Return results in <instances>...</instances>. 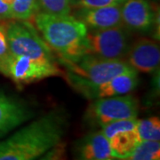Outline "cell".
I'll return each instance as SVG.
<instances>
[{"label": "cell", "instance_id": "6da1fadb", "mask_svg": "<svg viewBox=\"0 0 160 160\" xmlns=\"http://www.w3.org/2000/svg\"><path fill=\"white\" fill-rule=\"evenodd\" d=\"M68 118L52 109L0 142V160H38L62 142Z\"/></svg>", "mask_w": 160, "mask_h": 160}, {"label": "cell", "instance_id": "7a4b0ae2", "mask_svg": "<svg viewBox=\"0 0 160 160\" xmlns=\"http://www.w3.org/2000/svg\"><path fill=\"white\" fill-rule=\"evenodd\" d=\"M58 58L72 60L87 54L88 29L71 15H52L38 12L29 21Z\"/></svg>", "mask_w": 160, "mask_h": 160}, {"label": "cell", "instance_id": "3957f363", "mask_svg": "<svg viewBox=\"0 0 160 160\" xmlns=\"http://www.w3.org/2000/svg\"><path fill=\"white\" fill-rule=\"evenodd\" d=\"M57 62L65 69L63 75L69 86L80 94L116 76L134 69L126 61L108 60L92 54H84L72 60L58 58Z\"/></svg>", "mask_w": 160, "mask_h": 160}, {"label": "cell", "instance_id": "277c9868", "mask_svg": "<svg viewBox=\"0 0 160 160\" xmlns=\"http://www.w3.org/2000/svg\"><path fill=\"white\" fill-rule=\"evenodd\" d=\"M6 36L12 54L57 62L53 52L29 21H7Z\"/></svg>", "mask_w": 160, "mask_h": 160}, {"label": "cell", "instance_id": "5b68a950", "mask_svg": "<svg viewBox=\"0 0 160 160\" xmlns=\"http://www.w3.org/2000/svg\"><path fill=\"white\" fill-rule=\"evenodd\" d=\"M0 73L22 86L47 78L62 76L63 71L58 66V62L35 60L11 53L0 69Z\"/></svg>", "mask_w": 160, "mask_h": 160}, {"label": "cell", "instance_id": "8992f818", "mask_svg": "<svg viewBox=\"0 0 160 160\" xmlns=\"http://www.w3.org/2000/svg\"><path fill=\"white\" fill-rule=\"evenodd\" d=\"M139 101L131 94L92 100L86 110V119L93 126H103L110 122L136 118Z\"/></svg>", "mask_w": 160, "mask_h": 160}, {"label": "cell", "instance_id": "52a82bcc", "mask_svg": "<svg viewBox=\"0 0 160 160\" xmlns=\"http://www.w3.org/2000/svg\"><path fill=\"white\" fill-rule=\"evenodd\" d=\"M128 29L124 26L88 30L86 35L87 54L108 60H122L129 49Z\"/></svg>", "mask_w": 160, "mask_h": 160}, {"label": "cell", "instance_id": "ba28073f", "mask_svg": "<svg viewBox=\"0 0 160 160\" xmlns=\"http://www.w3.org/2000/svg\"><path fill=\"white\" fill-rule=\"evenodd\" d=\"M121 16L124 27L138 33L156 32L159 24L158 11L148 0H126L121 5Z\"/></svg>", "mask_w": 160, "mask_h": 160}, {"label": "cell", "instance_id": "9c48e42d", "mask_svg": "<svg viewBox=\"0 0 160 160\" xmlns=\"http://www.w3.org/2000/svg\"><path fill=\"white\" fill-rule=\"evenodd\" d=\"M126 57V62L137 72L153 73L159 68V46L155 40L140 38L129 47Z\"/></svg>", "mask_w": 160, "mask_h": 160}, {"label": "cell", "instance_id": "30bf717a", "mask_svg": "<svg viewBox=\"0 0 160 160\" xmlns=\"http://www.w3.org/2000/svg\"><path fill=\"white\" fill-rule=\"evenodd\" d=\"M33 117V111L21 99L0 92V138Z\"/></svg>", "mask_w": 160, "mask_h": 160}, {"label": "cell", "instance_id": "8fae6325", "mask_svg": "<svg viewBox=\"0 0 160 160\" xmlns=\"http://www.w3.org/2000/svg\"><path fill=\"white\" fill-rule=\"evenodd\" d=\"M74 16L84 23L88 30H101L124 26L121 6L78 8Z\"/></svg>", "mask_w": 160, "mask_h": 160}, {"label": "cell", "instance_id": "7c38bea8", "mask_svg": "<svg viewBox=\"0 0 160 160\" xmlns=\"http://www.w3.org/2000/svg\"><path fill=\"white\" fill-rule=\"evenodd\" d=\"M138 84V72L135 69H132L86 90L82 95L89 100L125 95L133 91Z\"/></svg>", "mask_w": 160, "mask_h": 160}, {"label": "cell", "instance_id": "4fadbf2b", "mask_svg": "<svg viewBox=\"0 0 160 160\" xmlns=\"http://www.w3.org/2000/svg\"><path fill=\"white\" fill-rule=\"evenodd\" d=\"M78 160H104L112 158L109 141L102 131L84 136L77 145Z\"/></svg>", "mask_w": 160, "mask_h": 160}, {"label": "cell", "instance_id": "5bb4252c", "mask_svg": "<svg viewBox=\"0 0 160 160\" xmlns=\"http://www.w3.org/2000/svg\"><path fill=\"white\" fill-rule=\"evenodd\" d=\"M113 158L126 159L134 151L141 142L136 129L117 132L109 140Z\"/></svg>", "mask_w": 160, "mask_h": 160}, {"label": "cell", "instance_id": "9a60e30c", "mask_svg": "<svg viewBox=\"0 0 160 160\" xmlns=\"http://www.w3.org/2000/svg\"><path fill=\"white\" fill-rule=\"evenodd\" d=\"M159 141H142L126 160H159Z\"/></svg>", "mask_w": 160, "mask_h": 160}, {"label": "cell", "instance_id": "2e32d148", "mask_svg": "<svg viewBox=\"0 0 160 160\" xmlns=\"http://www.w3.org/2000/svg\"><path fill=\"white\" fill-rule=\"evenodd\" d=\"M136 131L142 142V141H159V118L151 117L145 119L137 120Z\"/></svg>", "mask_w": 160, "mask_h": 160}, {"label": "cell", "instance_id": "e0dca14e", "mask_svg": "<svg viewBox=\"0 0 160 160\" xmlns=\"http://www.w3.org/2000/svg\"><path fill=\"white\" fill-rule=\"evenodd\" d=\"M12 18L18 21H30L38 12V0H14L11 5Z\"/></svg>", "mask_w": 160, "mask_h": 160}, {"label": "cell", "instance_id": "ac0fdd59", "mask_svg": "<svg viewBox=\"0 0 160 160\" xmlns=\"http://www.w3.org/2000/svg\"><path fill=\"white\" fill-rule=\"evenodd\" d=\"M71 1L72 0H38V12L52 15H69L71 12Z\"/></svg>", "mask_w": 160, "mask_h": 160}, {"label": "cell", "instance_id": "d6986e66", "mask_svg": "<svg viewBox=\"0 0 160 160\" xmlns=\"http://www.w3.org/2000/svg\"><path fill=\"white\" fill-rule=\"evenodd\" d=\"M137 118H129L113 121L102 126V132L108 138V140H109L117 132L127 130H135L137 126Z\"/></svg>", "mask_w": 160, "mask_h": 160}, {"label": "cell", "instance_id": "ffe728a7", "mask_svg": "<svg viewBox=\"0 0 160 160\" xmlns=\"http://www.w3.org/2000/svg\"><path fill=\"white\" fill-rule=\"evenodd\" d=\"M126 0H77L75 5L78 8H98L105 6H121Z\"/></svg>", "mask_w": 160, "mask_h": 160}, {"label": "cell", "instance_id": "44dd1931", "mask_svg": "<svg viewBox=\"0 0 160 160\" xmlns=\"http://www.w3.org/2000/svg\"><path fill=\"white\" fill-rule=\"evenodd\" d=\"M10 54L6 36V22H0V69Z\"/></svg>", "mask_w": 160, "mask_h": 160}, {"label": "cell", "instance_id": "7402d4cb", "mask_svg": "<svg viewBox=\"0 0 160 160\" xmlns=\"http://www.w3.org/2000/svg\"><path fill=\"white\" fill-rule=\"evenodd\" d=\"M38 160H66V150L64 143L61 142L50 149Z\"/></svg>", "mask_w": 160, "mask_h": 160}, {"label": "cell", "instance_id": "603a6c76", "mask_svg": "<svg viewBox=\"0 0 160 160\" xmlns=\"http://www.w3.org/2000/svg\"><path fill=\"white\" fill-rule=\"evenodd\" d=\"M10 20H12L11 6L5 3L3 0H0V22H7Z\"/></svg>", "mask_w": 160, "mask_h": 160}, {"label": "cell", "instance_id": "cb8c5ba5", "mask_svg": "<svg viewBox=\"0 0 160 160\" xmlns=\"http://www.w3.org/2000/svg\"><path fill=\"white\" fill-rule=\"evenodd\" d=\"M5 3H6V4H8V5H10L11 6L12 4V2L14 1V0H3Z\"/></svg>", "mask_w": 160, "mask_h": 160}, {"label": "cell", "instance_id": "d4e9b609", "mask_svg": "<svg viewBox=\"0 0 160 160\" xmlns=\"http://www.w3.org/2000/svg\"><path fill=\"white\" fill-rule=\"evenodd\" d=\"M104 160H126V159H120V158H109V159H104Z\"/></svg>", "mask_w": 160, "mask_h": 160}]
</instances>
